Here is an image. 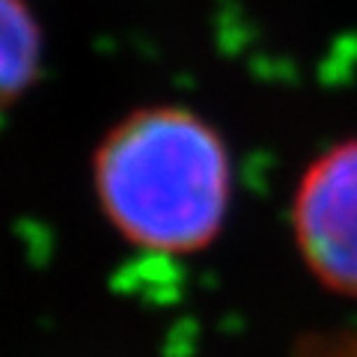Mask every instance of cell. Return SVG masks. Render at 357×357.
<instances>
[{
    "instance_id": "2",
    "label": "cell",
    "mask_w": 357,
    "mask_h": 357,
    "mask_svg": "<svg viewBox=\"0 0 357 357\" xmlns=\"http://www.w3.org/2000/svg\"><path fill=\"white\" fill-rule=\"evenodd\" d=\"M289 229L312 280L357 301V137L331 143L301 170Z\"/></svg>"
},
{
    "instance_id": "1",
    "label": "cell",
    "mask_w": 357,
    "mask_h": 357,
    "mask_svg": "<svg viewBox=\"0 0 357 357\" xmlns=\"http://www.w3.org/2000/svg\"><path fill=\"white\" fill-rule=\"evenodd\" d=\"M105 218L140 250L188 256L215 244L236 194L229 143L182 105H152L119 119L96 149Z\"/></svg>"
},
{
    "instance_id": "3",
    "label": "cell",
    "mask_w": 357,
    "mask_h": 357,
    "mask_svg": "<svg viewBox=\"0 0 357 357\" xmlns=\"http://www.w3.org/2000/svg\"><path fill=\"white\" fill-rule=\"evenodd\" d=\"M39 24L21 0H0V110L30 86L39 69Z\"/></svg>"
}]
</instances>
